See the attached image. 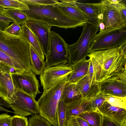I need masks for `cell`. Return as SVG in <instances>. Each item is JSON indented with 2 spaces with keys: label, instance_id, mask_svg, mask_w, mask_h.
Instances as JSON below:
<instances>
[{
  "label": "cell",
  "instance_id": "21",
  "mask_svg": "<svg viewBox=\"0 0 126 126\" xmlns=\"http://www.w3.org/2000/svg\"><path fill=\"white\" fill-rule=\"evenodd\" d=\"M81 98V94L75 84L73 82L66 81L60 100L63 101L65 104L69 105Z\"/></svg>",
  "mask_w": 126,
  "mask_h": 126
},
{
  "label": "cell",
  "instance_id": "28",
  "mask_svg": "<svg viewBox=\"0 0 126 126\" xmlns=\"http://www.w3.org/2000/svg\"><path fill=\"white\" fill-rule=\"evenodd\" d=\"M0 61L13 69L15 72H25L22 67L16 62L6 54L0 51Z\"/></svg>",
  "mask_w": 126,
  "mask_h": 126
},
{
  "label": "cell",
  "instance_id": "31",
  "mask_svg": "<svg viewBox=\"0 0 126 126\" xmlns=\"http://www.w3.org/2000/svg\"><path fill=\"white\" fill-rule=\"evenodd\" d=\"M106 95L100 92L90 101L91 108L93 110H98L106 101Z\"/></svg>",
  "mask_w": 126,
  "mask_h": 126
},
{
  "label": "cell",
  "instance_id": "41",
  "mask_svg": "<svg viewBox=\"0 0 126 126\" xmlns=\"http://www.w3.org/2000/svg\"><path fill=\"white\" fill-rule=\"evenodd\" d=\"M0 111H3L5 112H12L11 111H10L6 109H5L3 107L1 106L0 105Z\"/></svg>",
  "mask_w": 126,
  "mask_h": 126
},
{
  "label": "cell",
  "instance_id": "26",
  "mask_svg": "<svg viewBox=\"0 0 126 126\" xmlns=\"http://www.w3.org/2000/svg\"><path fill=\"white\" fill-rule=\"evenodd\" d=\"M69 105L65 104L62 100L59 101L56 112L58 126H66V113Z\"/></svg>",
  "mask_w": 126,
  "mask_h": 126
},
{
  "label": "cell",
  "instance_id": "36",
  "mask_svg": "<svg viewBox=\"0 0 126 126\" xmlns=\"http://www.w3.org/2000/svg\"><path fill=\"white\" fill-rule=\"evenodd\" d=\"M101 126H122L121 124L103 115Z\"/></svg>",
  "mask_w": 126,
  "mask_h": 126
},
{
  "label": "cell",
  "instance_id": "6",
  "mask_svg": "<svg viewBox=\"0 0 126 126\" xmlns=\"http://www.w3.org/2000/svg\"><path fill=\"white\" fill-rule=\"evenodd\" d=\"M126 44V30L124 29H105L91 40L89 54L95 51L119 47Z\"/></svg>",
  "mask_w": 126,
  "mask_h": 126
},
{
  "label": "cell",
  "instance_id": "29",
  "mask_svg": "<svg viewBox=\"0 0 126 126\" xmlns=\"http://www.w3.org/2000/svg\"><path fill=\"white\" fill-rule=\"evenodd\" d=\"M106 101L113 106L126 110V97L106 95Z\"/></svg>",
  "mask_w": 126,
  "mask_h": 126
},
{
  "label": "cell",
  "instance_id": "43",
  "mask_svg": "<svg viewBox=\"0 0 126 126\" xmlns=\"http://www.w3.org/2000/svg\"><path fill=\"white\" fill-rule=\"evenodd\" d=\"M66 126H68V125H66Z\"/></svg>",
  "mask_w": 126,
  "mask_h": 126
},
{
  "label": "cell",
  "instance_id": "19",
  "mask_svg": "<svg viewBox=\"0 0 126 126\" xmlns=\"http://www.w3.org/2000/svg\"><path fill=\"white\" fill-rule=\"evenodd\" d=\"M21 25V37L30 44L41 59L44 61L45 54L37 38L25 23Z\"/></svg>",
  "mask_w": 126,
  "mask_h": 126
},
{
  "label": "cell",
  "instance_id": "9",
  "mask_svg": "<svg viewBox=\"0 0 126 126\" xmlns=\"http://www.w3.org/2000/svg\"><path fill=\"white\" fill-rule=\"evenodd\" d=\"M126 69L98 82L100 92L106 95L126 97Z\"/></svg>",
  "mask_w": 126,
  "mask_h": 126
},
{
  "label": "cell",
  "instance_id": "7",
  "mask_svg": "<svg viewBox=\"0 0 126 126\" xmlns=\"http://www.w3.org/2000/svg\"><path fill=\"white\" fill-rule=\"evenodd\" d=\"M101 22L105 29H121L126 27V6L122 1L117 4L110 3L108 0L101 1Z\"/></svg>",
  "mask_w": 126,
  "mask_h": 126
},
{
  "label": "cell",
  "instance_id": "15",
  "mask_svg": "<svg viewBox=\"0 0 126 126\" xmlns=\"http://www.w3.org/2000/svg\"><path fill=\"white\" fill-rule=\"evenodd\" d=\"M73 82L83 99L90 101L100 92L98 82L91 79L88 74Z\"/></svg>",
  "mask_w": 126,
  "mask_h": 126
},
{
  "label": "cell",
  "instance_id": "35",
  "mask_svg": "<svg viewBox=\"0 0 126 126\" xmlns=\"http://www.w3.org/2000/svg\"><path fill=\"white\" fill-rule=\"evenodd\" d=\"M12 116L7 113L0 114V126H11Z\"/></svg>",
  "mask_w": 126,
  "mask_h": 126
},
{
  "label": "cell",
  "instance_id": "13",
  "mask_svg": "<svg viewBox=\"0 0 126 126\" xmlns=\"http://www.w3.org/2000/svg\"><path fill=\"white\" fill-rule=\"evenodd\" d=\"M11 69L0 61V96L9 105L13 101L15 90L12 81Z\"/></svg>",
  "mask_w": 126,
  "mask_h": 126
},
{
  "label": "cell",
  "instance_id": "25",
  "mask_svg": "<svg viewBox=\"0 0 126 126\" xmlns=\"http://www.w3.org/2000/svg\"><path fill=\"white\" fill-rule=\"evenodd\" d=\"M2 14L12 19L14 22L20 25L25 23L29 20L26 14L22 11L18 9L6 8Z\"/></svg>",
  "mask_w": 126,
  "mask_h": 126
},
{
  "label": "cell",
  "instance_id": "10",
  "mask_svg": "<svg viewBox=\"0 0 126 126\" xmlns=\"http://www.w3.org/2000/svg\"><path fill=\"white\" fill-rule=\"evenodd\" d=\"M15 115L26 116L39 114L37 101L32 96L15 89L13 102L9 105Z\"/></svg>",
  "mask_w": 126,
  "mask_h": 126
},
{
  "label": "cell",
  "instance_id": "38",
  "mask_svg": "<svg viewBox=\"0 0 126 126\" xmlns=\"http://www.w3.org/2000/svg\"><path fill=\"white\" fill-rule=\"evenodd\" d=\"M76 117L77 121L80 126H90L85 120L79 117Z\"/></svg>",
  "mask_w": 126,
  "mask_h": 126
},
{
  "label": "cell",
  "instance_id": "30",
  "mask_svg": "<svg viewBox=\"0 0 126 126\" xmlns=\"http://www.w3.org/2000/svg\"><path fill=\"white\" fill-rule=\"evenodd\" d=\"M28 126H52L46 119L39 114L34 115L28 118Z\"/></svg>",
  "mask_w": 126,
  "mask_h": 126
},
{
  "label": "cell",
  "instance_id": "14",
  "mask_svg": "<svg viewBox=\"0 0 126 126\" xmlns=\"http://www.w3.org/2000/svg\"><path fill=\"white\" fill-rule=\"evenodd\" d=\"M25 24L37 38L46 57L49 50L51 27L43 22L32 20Z\"/></svg>",
  "mask_w": 126,
  "mask_h": 126
},
{
  "label": "cell",
  "instance_id": "12",
  "mask_svg": "<svg viewBox=\"0 0 126 126\" xmlns=\"http://www.w3.org/2000/svg\"><path fill=\"white\" fill-rule=\"evenodd\" d=\"M72 68L67 64L45 67L40 75L41 85L43 90H47L66 77L69 75Z\"/></svg>",
  "mask_w": 126,
  "mask_h": 126
},
{
  "label": "cell",
  "instance_id": "18",
  "mask_svg": "<svg viewBox=\"0 0 126 126\" xmlns=\"http://www.w3.org/2000/svg\"><path fill=\"white\" fill-rule=\"evenodd\" d=\"M76 0H58L56 5L63 12L68 15L78 20L87 22V16L76 5Z\"/></svg>",
  "mask_w": 126,
  "mask_h": 126
},
{
  "label": "cell",
  "instance_id": "1",
  "mask_svg": "<svg viewBox=\"0 0 126 126\" xmlns=\"http://www.w3.org/2000/svg\"><path fill=\"white\" fill-rule=\"evenodd\" d=\"M92 64L94 80L99 82L126 69V45L92 52L87 55Z\"/></svg>",
  "mask_w": 126,
  "mask_h": 126
},
{
  "label": "cell",
  "instance_id": "37",
  "mask_svg": "<svg viewBox=\"0 0 126 126\" xmlns=\"http://www.w3.org/2000/svg\"><path fill=\"white\" fill-rule=\"evenodd\" d=\"M67 124L69 126H80L77 121L76 116L68 119L67 120Z\"/></svg>",
  "mask_w": 126,
  "mask_h": 126
},
{
  "label": "cell",
  "instance_id": "17",
  "mask_svg": "<svg viewBox=\"0 0 126 126\" xmlns=\"http://www.w3.org/2000/svg\"><path fill=\"white\" fill-rule=\"evenodd\" d=\"M98 110L103 115L126 126V110L113 106L105 101Z\"/></svg>",
  "mask_w": 126,
  "mask_h": 126
},
{
  "label": "cell",
  "instance_id": "39",
  "mask_svg": "<svg viewBox=\"0 0 126 126\" xmlns=\"http://www.w3.org/2000/svg\"><path fill=\"white\" fill-rule=\"evenodd\" d=\"M10 22L0 20V30L4 31L5 29L10 25Z\"/></svg>",
  "mask_w": 126,
  "mask_h": 126
},
{
  "label": "cell",
  "instance_id": "20",
  "mask_svg": "<svg viewBox=\"0 0 126 126\" xmlns=\"http://www.w3.org/2000/svg\"><path fill=\"white\" fill-rule=\"evenodd\" d=\"M92 110H93L91 108L90 101L81 97L69 106L66 113V120L72 117Z\"/></svg>",
  "mask_w": 126,
  "mask_h": 126
},
{
  "label": "cell",
  "instance_id": "40",
  "mask_svg": "<svg viewBox=\"0 0 126 126\" xmlns=\"http://www.w3.org/2000/svg\"><path fill=\"white\" fill-rule=\"evenodd\" d=\"M0 105L9 108V104L6 102L0 96Z\"/></svg>",
  "mask_w": 126,
  "mask_h": 126
},
{
  "label": "cell",
  "instance_id": "8",
  "mask_svg": "<svg viewBox=\"0 0 126 126\" xmlns=\"http://www.w3.org/2000/svg\"><path fill=\"white\" fill-rule=\"evenodd\" d=\"M68 45L58 33L51 31L49 52L46 57V67L67 63Z\"/></svg>",
  "mask_w": 126,
  "mask_h": 126
},
{
  "label": "cell",
  "instance_id": "33",
  "mask_svg": "<svg viewBox=\"0 0 126 126\" xmlns=\"http://www.w3.org/2000/svg\"><path fill=\"white\" fill-rule=\"evenodd\" d=\"M11 126H28V118L26 116L19 115L12 116Z\"/></svg>",
  "mask_w": 126,
  "mask_h": 126
},
{
  "label": "cell",
  "instance_id": "3",
  "mask_svg": "<svg viewBox=\"0 0 126 126\" xmlns=\"http://www.w3.org/2000/svg\"><path fill=\"white\" fill-rule=\"evenodd\" d=\"M30 44L21 37L0 30V51L18 64L25 72L32 71Z\"/></svg>",
  "mask_w": 126,
  "mask_h": 126
},
{
  "label": "cell",
  "instance_id": "11",
  "mask_svg": "<svg viewBox=\"0 0 126 126\" xmlns=\"http://www.w3.org/2000/svg\"><path fill=\"white\" fill-rule=\"evenodd\" d=\"M13 83L15 89L21 90L35 98L41 92L39 88L40 87L36 74L32 71L25 72H11Z\"/></svg>",
  "mask_w": 126,
  "mask_h": 126
},
{
  "label": "cell",
  "instance_id": "23",
  "mask_svg": "<svg viewBox=\"0 0 126 126\" xmlns=\"http://www.w3.org/2000/svg\"><path fill=\"white\" fill-rule=\"evenodd\" d=\"M76 116L85 120L90 126H101L103 115L98 110H92L81 113Z\"/></svg>",
  "mask_w": 126,
  "mask_h": 126
},
{
  "label": "cell",
  "instance_id": "22",
  "mask_svg": "<svg viewBox=\"0 0 126 126\" xmlns=\"http://www.w3.org/2000/svg\"><path fill=\"white\" fill-rule=\"evenodd\" d=\"M89 65L90 60L86 58L78 63L73 67L67 82H74L88 74Z\"/></svg>",
  "mask_w": 126,
  "mask_h": 126
},
{
  "label": "cell",
  "instance_id": "24",
  "mask_svg": "<svg viewBox=\"0 0 126 126\" xmlns=\"http://www.w3.org/2000/svg\"><path fill=\"white\" fill-rule=\"evenodd\" d=\"M30 62L32 71L36 75H40L46 67V62L41 59L31 46Z\"/></svg>",
  "mask_w": 126,
  "mask_h": 126
},
{
  "label": "cell",
  "instance_id": "42",
  "mask_svg": "<svg viewBox=\"0 0 126 126\" xmlns=\"http://www.w3.org/2000/svg\"><path fill=\"white\" fill-rule=\"evenodd\" d=\"M5 8L0 5V14H2Z\"/></svg>",
  "mask_w": 126,
  "mask_h": 126
},
{
  "label": "cell",
  "instance_id": "2",
  "mask_svg": "<svg viewBox=\"0 0 126 126\" xmlns=\"http://www.w3.org/2000/svg\"><path fill=\"white\" fill-rule=\"evenodd\" d=\"M28 6L29 10L22 11L27 16L29 20L43 22L51 27L74 28L86 23L68 15L56 5Z\"/></svg>",
  "mask_w": 126,
  "mask_h": 126
},
{
  "label": "cell",
  "instance_id": "34",
  "mask_svg": "<svg viewBox=\"0 0 126 126\" xmlns=\"http://www.w3.org/2000/svg\"><path fill=\"white\" fill-rule=\"evenodd\" d=\"M4 31L11 34L21 37L22 33L21 26L15 22L10 25L5 29Z\"/></svg>",
  "mask_w": 126,
  "mask_h": 126
},
{
  "label": "cell",
  "instance_id": "32",
  "mask_svg": "<svg viewBox=\"0 0 126 126\" xmlns=\"http://www.w3.org/2000/svg\"><path fill=\"white\" fill-rule=\"evenodd\" d=\"M28 6L56 5L58 2L57 0H19Z\"/></svg>",
  "mask_w": 126,
  "mask_h": 126
},
{
  "label": "cell",
  "instance_id": "16",
  "mask_svg": "<svg viewBox=\"0 0 126 126\" xmlns=\"http://www.w3.org/2000/svg\"><path fill=\"white\" fill-rule=\"evenodd\" d=\"M76 0L75 4L87 16L86 23L90 24L99 28V24L101 21V5L98 3H83L78 2Z\"/></svg>",
  "mask_w": 126,
  "mask_h": 126
},
{
  "label": "cell",
  "instance_id": "5",
  "mask_svg": "<svg viewBox=\"0 0 126 126\" xmlns=\"http://www.w3.org/2000/svg\"><path fill=\"white\" fill-rule=\"evenodd\" d=\"M82 26L83 30L78 40L67 46L69 58L67 64L72 68L78 63L86 58L91 40L99 29L88 23Z\"/></svg>",
  "mask_w": 126,
  "mask_h": 126
},
{
  "label": "cell",
  "instance_id": "27",
  "mask_svg": "<svg viewBox=\"0 0 126 126\" xmlns=\"http://www.w3.org/2000/svg\"><path fill=\"white\" fill-rule=\"evenodd\" d=\"M0 5L5 8H11L21 11L29 9L28 5L19 0H0Z\"/></svg>",
  "mask_w": 126,
  "mask_h": 126
},
{
  "label": "cell",
  "instance_id": "4",
  "mask_svg": "<svg viewBox=\"0 0 126 126\" xmlns=\"http://www.w3.org/2000/svg\"><path fill=\"white\" fill-rule=\"evenodd\" d=\"M69 76L49 89L44 90L37 101L39 114L46 119L53 126H58L57 108Z\"/></svg>",
  "mask_w": 126,
  "mask_h": 126
}]
</instances>
